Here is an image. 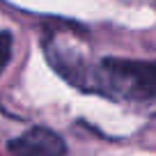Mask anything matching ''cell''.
<instances>
[{
  "label": "cell",
  "instance_id": "1",
  "mask_svg": "<svg viewBox=\"0 0 156 156\" xmlns=\"http://www.w3.org/2000/svg\"><path fill=\"white\" fill-rule=\"evenodd\" d=\"M94 92L129 101L156 99V60H101L94 67Z\"/></svg>",
  "mask_w": 156,
  "mask_h": 156
},
{
  "label": "cell",
  "instance_id": "3",
  "mask_svg": "<svg viewBox=\"0 0 156 156\" xmlns=\"http://www.w3.org/2000/svg\"><path fill=\"white\" fill-rule=\"evenodd\" d=\"M12 44H14V39L7 30H0V73L7 69L12 60Z\"/></svg>",
  "mask_w": 156,
  "mask_h": 156
},
{
  "label": "cell",
  "instance_id": "2",
  "mask_svg": "<svg viewBox=\"0 0 156 156\" xmlns=\"http://www.w3.org/2000/svg\"><path fill=\"white\" fill-rule=\"evenodd\" d=\"M12 156H67V145L55 131L46 126H32L9 140Z\"/></svg>",
  "mask_w": 156,
  "mask_h": 156
}]
</instances>
